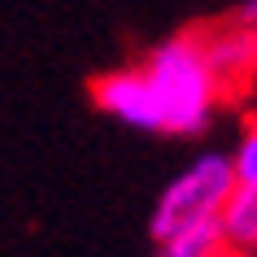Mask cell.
Wrapping results in <instances>:
<instances>
[{
  "mask_svg": "<svg viewBox=\"0 0 257 257\" xmlns=\"http://www.w3.org/2000/svg\"><path fill=\"white\" fill-rule=\"evenodd\" d=\"M235 192V166L231 153H201L179 170L153 201V218H149V235L166 240L175 231H188L196 222H214L222 214V205Z\"/></svg>",
  "mask_w": 257,
  "mask_h": 257,
  "instance_id": "7a4b0ae2",
  "label": "cell"
},
{
  "mask_svg": "<svg viewBox=\"0 0 257 257\" xmlns=\"http://www.w3.org/2000/svg\"><path fill=\"white\" fill-rule=\"evenodd\" d=\"M140 66H144L153 92H157L162 136H179V140L205 136L227 96H222V83L214 74V61L205 53L201 27L162 40Z\"/></svg>",
  "mask_w": 257,
  "mask_h": 257,
  "instance_id": "6da1fadb",
  "label": "cell"
},
{
  "mask_svg": "<svg viewBox=\"0 0 257 257\" xmlns=\"http://www.w3.org/2000/svg\"><path fill=\"white\" fill-rule=\"evenodd\" d=\"M231 166H235V183H257V122L244 126L240 144L231 149Z\"/></svg>",
  "mask_w": 257,
  "mask_h": 257,
  "instance_id": "52a82bcc",
  "label": "cell"
},
{
  "mask_svg": "<svg viewBox=\"0 0 257 257\" xmlns=\"http://www.w3.org/2000/svg\"><path fill=\"white\" fill-rule=\"evenodd\" d=\"M218 222L231 257H257V183H235Z\"/></svg>",
  "mask_w": 257,
  "mask_h": 257,
  "instance_id": "5b68a950",
  "label": "cell"
},
{
  "mask_svg": "<svg viewBox=\"0 0 257 257\" xmlns=\"http://www.w3.org/2000/svg\"><path fill=\"white\" fill-rule=\"evenodd\" d=\"M231 18H235V22H244V27H257V0L235 5V9H231Z\"/></svg>",
  "mask_w": 257,
  "mask_h": 257,
  "instance_id": "ba28073f",
  "label": "cell"
},
{
  "mask_svg": "<svg viewBox=\"0 0 257 257\" xmlns=\"http://www.w3.org/2000/svg\"><path fill=\"white\" fill-rule=\"evenodd\" d=\"M92 105L131 131L162 136V109H157V92H153L144 66L105 70L100 79H92Z\"/></svg>",
  "mask_w": 257,
  "mask_h": 257,
  "instance_id": "3957f363",
  "label": "cell"
},
{
  "mask_svg": "<svg viewBox=\"0 0 257 257\" xmlns=\"http://www.w3.org/2000/svg\"><path fill=\"white\" fill-rule=\"evenodd\" d=\"M153 257H231L222 240V222H196L188 231H175L166 240H153Z\"/></svg>",
  "mask_w": 257,
  "mask_h": 257,
  "instance_id": "8992f818",
  "label": "cell"
},
{
  "mask_svg": "<svg viewBox=\"0 0 257 257\" xmlns=\"http://www.w3.org/2000/svg\"><path fill=\"white\" fill-rule=\"evenodd\" d=\"M201 40H205L209 61H214L218 83H222V96H231L257 74V27H244V22L227 18V22L201 27Z\"/></svg>",
  "mask_w": 257,
  "mask_h": 257,
  "instance_id": "277c9868",
  "label": "cell"
}]
</instances>
